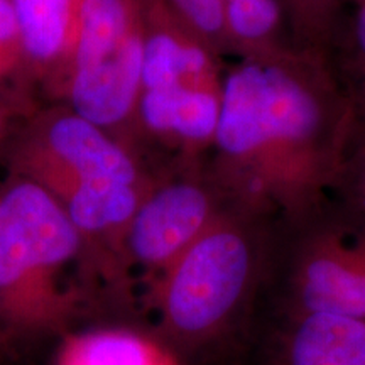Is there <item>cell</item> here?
I'll return each instance as SVG.
<instances>
[{"instance_id": "1", "label": "cell", "mask_w": 365, "mask_h": 365, "mask_svg": "<svg viewBox=\"0 0 365 365\" xmlns=\"http://www.w3.org/2000/svg\"><path fill=\"white\" fill-rule=\"evenodd\" d=\"M223 76L213 180L230 205L286 225L323 212L359 129L322 54L287 46L239 56Z\"/></svg>"}, {"instance_id": "2", "label": "cell", "mask_w": 365, "mask_h": 365, "mask_svg": "<svg viewBox=\"0 0 365 365\" xmlns=\"http://www.w3.org/2000/svg\"><path fill=\"white\" fill-rule=\"evenodd\" d=\"M228 207L149 286V339L171 365H245L252 354L272 235Z\"/></svg>"}, {"instance_id": "3", "label": "cell", "mask_w": 365, "mask_h": 365, "mask_svg": "<svg viewBox=\"0 0 365 365\" xmlns=\"http://www.w3.org/2000/svg\"><path fill=\"white\" fill-rule=\"evenodd\" d=\"M144 39V0H81L71 51L73 113L105 130L135 115Z\"/></svg>"}, {"instance_id": "4", "label": "cell", "mask_w": 365, "mask_h": 365, "mask_svg": "<svg viewBox=\"0 0 365 365\" xmlns=\"http://www.w3.org/2000/svg\"><path fill=\"white\" fill-rule=\"evenodd\" d=\"M294 237L271 255L276 274L274 314H339L365 319V225L346 215L319 212L289 225Z\"/></svg>"}, {"instance_id": "5", "label": "cell", "mask_w": 365, "mask_h": 365, "mask_svg": "<svg viewBox=\"0 0 365 365\" xmlns=\"http://www.w3.org/2000/svg\"><path fill=\"white\" fill-rule=\"evenodd\" d=\"M145 39L135 110L161 120L220 105L223 76L218 54L190 34L158 0H144Z\"/></svg>"}, {"instance_id": "6", "label": "cell", "mask_w": 365, "mask_h": 365, "mask_svg": "<svg viewBox=\"0 0 365 365\" xmlns=\"http://www.w3.org/2000/svg\"><path fill=\"white\" fill-rule=\"evenodd\" d=\"M85 249L54 195L21 182L0 198V291L41 282Z\"/></svg>"}, {"instance_id": "7", "label": "cell", "mask_w": 365, "mask_h": 365, "mask_svg": "<svg viewBox=\"0 0 365 365\" xmlns=\"http://www.w3.org/2000/svg\"><path fill=\"white\" fill-rule=\"evenodd\" d=\"M227 207L217 188L193 176L154 186L127 227L124 259L143 269L150 286Z\"/></svg>"}, {"instance_id": "8", "label": "cell", "mask_w": 365, "mask_h": 365, "mask_svg": "<svg viewBox=\"0 0 365 365\" xmlns=\"http://www.w3.org/2000/svg\"><path fill=\"white\" fill-rule=\"evenodd\" d=\"M255 365H365V319L339 314H274L259 322Z\"/></svg>"}, {"instance_id": "9", "label": "cell", "mask_w": 365, "mask_h": 365, "mask_svg": "<svg viewBox=\"0 0 365 365\" xmlns=\"http://www.w3.org/2000/svg\"><path fill=\"white\" fill-rule=\"evenodd\" d=\"M48 149L58 168L61 202L76 188L100 185H144L139 168L127 150L102 127L76 113L58 117L48 129Z\"/></svg>"}, {"instance_id": "10", "label": "cell", "mask_w": 365, "mask_h": 365, "mask_svg": "<svg viewBox=\"0 0 365 365\" xmlns=\"http://www.w3.org/2000/svg\"><path fill=\"white\" fill-rule=\"evenodd\" d=\"M19 41L39 61L73 51L81 0H11Z\"/></svg>"}, {"instance_id": "11", "label": "cell", "mask_w": 365, "mask_h": 365, "mask_svg": "<svg viewBox=\"0 0 365 365\" xmlns=\"http://www.w3.org/2000/svg\"><path fill=\"white\" fill-rule=\"evenodd\" d=\"M59 365H171L148 333L132 328H97L68 340Z\"/></svg>"}, {"instance_id": "12", "label": "cell", "mask_w": 365, "mask_h": 365, "mask_svg": "<svg viewBox=\"0 0 365 365\" xmlns=\"http://www.w3.org/2000/svg\"><path fill=\"white\" fill-rule=\"evenodd\" d=\"M235 54L282 48L286 12L281 0H222Z\"/></svg>"}, {"instance_id": "13", "label": "cell", "mask_w": 365, "mask_h": 365, "mask_svg": "<svg viewBox=\"0 0 365 365\" xmlns=\"http://www.w3.org/2000/svg\"><path fill=\"white\" fill-rule=\"evenodd\" d=\"M166 12L190 34L208 46L218 56L234 53L227 12L222 0H158Z\"/></svg>"}, {"instance_id": "14", "label": "cell", "mask_w": 365, "mask_h": 365, "mask_svg": "<svg viewBox=\"0 0 365 365\" xmlns=\"http://www.w3.org/2000/svg\"><path fill=\"white\" fill-rule=\"evenodd\" d=\"M336 186H344L341 212L365 225V125L360 122Z\"/></svg>"}, {"instance_id": "15", "label": "cell", "mask_w": 365, "mask_h": 365, "mask_svg": "<svg viewBox=\"0 0 365 365\" xmlns=\"http://www.w3.org/2000/svg\"><path fill=\"white\" fill-rule=\"evenodd\" d=\"M352 24V46H350V71L354 90L350 91L357 108L359 122L365 125V2L357 4Z\"/></svg>"}, {"instance_id": "16", "label": "cell", "mask_w": 365, "mask_h": 365, "mask_svg": "<svg viewBox=\"0 0 365 365\" xmlns=\"http://www.w3.org/2000/svg\"><path fill=\"white\" fill-rule=\"evenodd\" d=\"M286 17L293 21L299 31L322 33L328 27L335 0H281Z\"/></svg>"}, {"instance_id": "17", "label": "cell", "mask_w": 365, "mask_h": 365, "mask_svg": "<svg viewBox=\"0 0 365 365\" xmlns=\"http://www.w3.org/2000/svg\"><path fill=\"white\" fill-rule=\"evenodd\" d=\"M14 39H19V31L12 4L11 0H0V44L12 43Z\"/></svg>"}, {"instance_id": "18", "label": "cell", "mask_w": 365, "mask_h": 365, "mask_svg": "<svg viewBox=\"0 0 365 365\" xmlns=\"http://www.w3.org/2000/svg\"><path fill=\"white\" fill-rule=\"evenodd\" d=\"M336 2H340V0H335V4H336ZM350 2H354L355 6H357V4H360V2H365V0H350Z\"/></svg>"}]
</instances>
